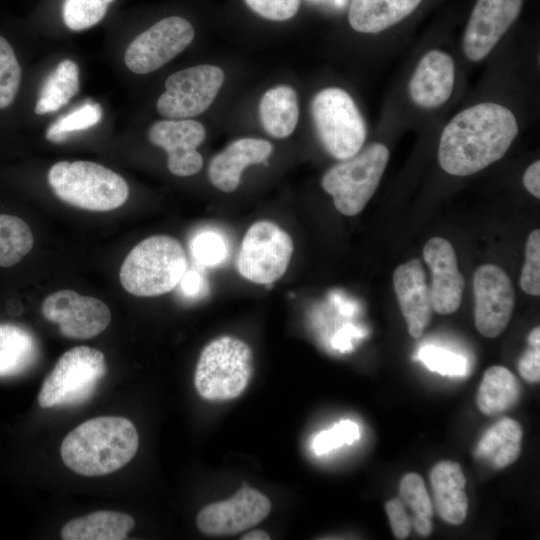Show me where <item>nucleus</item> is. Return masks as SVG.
Masks as SVG:
<instances>
[{"mask_svg": "<svg viewBox=\"0 0 540 540\" xmlns=\"http://www.w3.org/2000/svg\"><path fill=\"white\" fill-rule=\"evenodd\" d=\"M517 134V120L508 108L492 102L476 104L443 129L439 165L454 176L474 174L501 159Z\"/></svg>", "mask_w": 540, "mask_h": 540, "instance_id": "nucleus-1", "label": "nucleus"}, {"mask_svg": "<svg viewBox=\"0 0 540 540\" xmlns=\"http://www.w3.org/2000/svg\"><path fill=\"white\" fill-rule=\"evenodd\" d=\"M138 447V432L130 420L100 416L70 431L61 443L60 455L73 472L97 477L124 467L133 459Z\"/></svg>", "mask_w": 540, "mask_h": 540, "instance_id": "nucleus-2", "label": "nucleus"}, {"mask_svg": "<svg viewBox=\"0 0 540 540\" xmlns=\"http://www.w3.org/2000/svg\"><path fill=\"white\" fill-rule=\"evenodd\" d=\"M186 270L187 256L182 244L168 235H154L128 253L120 267L119 279L128 293L155 297L176 288Z\"/></svg>", "mask_w": 540, "mask_h": 540, "instance_id": "nucleus-3", "label": "nucleus"}, {"mask_svg": "<svg viewBox=\"0 0 540 540\" xmlns=\"http://www.w3.org/2000/svg\"><path fill=\"white\" fill-rule=\"evenodd\" d=\"M48 182L63 202L85 210L105 212L122 206L129 195L116 172L91 161H60L48 172Z\"/></svg>", "mask_w": 540, "mask_h": 540, "instance_id": "nucleus-4", "label": "nucleus"}, {"mask_svg": "<svg viewBox=\"0 0 540 540\" xmlns=\"http://www.w3.org/2000/svg\"><path fill=\"white\" fill-rule=\"evenodd\" d=\"M252 373L253 355L249 345L225 335L212 340L201 351L194 385L205 400H232L247 388Z\"/></svg>", "mask_w": 540, "mask_h": 540, "instance_id": "nucleus-5", "label": "nucleus"}, {"mask_svg": "<svg viewBox=\"0 0 540 540\" xmlns=\"http://www.w3.org/2000/svg\"><path fill=\"white\" fill-rule=\"evenodd\" d=\"M388 148L379 142L331 167L321 185L345 216L359 214L374 195L389 161Z\"/></svg>", "mask_w": 540, "mask_h": 540, "instance_id": "nucleus-6", "label": "nucleus"}, {"mask_svg": "<svg viewBox=\"0 0 540 540\" xmlns=\"http://www.w3.org/2000/svg\"><path fill=\"white\" fill-rule=\"evenodd\" d=\"M310 112L318 138L329 155L346 160L361 150L367 135L365 121L345 90H320L311 100Z\"/></svg>", "mask_w": 540, "mask_h": 540, "instance_id": "nucleus-7", "label": "nucleus"}, {"mask_svg": "<svg viewBox=\"0 0 540 540\" xmlns=\"http://www.w3.org/2000/svg\"><path fill=\"white\" fill-rule=\"evenodd\" d=\"M104 354L76 346L64 352L44 379L38 403L42 408L78 405L88 400L106 375Z\"/></svg>", "mask_w": 540, "mask_h": 540, "instance_id": "nucleus-8", "label": "nucleus"}, {"mask_svg": "<svg viewBox=\"0 0 540 540\" xmlns=\"http://www.w3.org/2000/svg\"><path fill=\"white\" fill-rule=\"evenodd\" d=\"M293 249L290 235L280 226L271 221H257L243 237L237 271L250 282L272 284L286 272Z\"/></svg>", "mask_w": 540, "mask_h": 540, "instance_id": "nucleus-9", "label": "nucleus"}, {"mask_svg": "<svg viewBox=\"0 0 540 540\" xmlns=\"http://www.w3.org/2000/svg\"><path fill=\"white\" fill-rule=\"evenodd\" d=\"M224 77L220 67L209 64L175 72L165 81L157 111L171 119H188L203 113L216 98Z\"/></svg>", "mask_w": 540, "mask_h": 540, "instance_id": "nucleus-10", "label": "nucleus"}, {"mask_svg": "<svg viewBox=\"0 0 540 540\" xmlns=\"http://www.w3.org/2000/svg\"><path fill=\"white\" fill-rule=\"evenodd\" d=\"M194 35L188 20L179 16L164 18L131 42L124 55L125 64L136 74L153 72L185 50Z\"/></svg>", "mask_w": 540, "mask_h": 540, "instance_id": "nucleus-11", "label": "nucleus"}, {"mask_svg": "<svg viewBox=\"0 0 540 540\" xmlns=\"http://www.w3.org/2000/svg\"><path fill=\"white\" fill-rule=\"evenodd\" d=\"M44 318L58 325L69 339L86 340L101 334L110 324L111 312L101 300L72 290L48 295L41 307Z\"/></svg>", "mask_w": 540, "mask_h": 540, "instance_id": "nucleus-12", "label": "nucleus"}, {"mask_svg": "<svg viewBox=\"0 0 540 540\" xmlns=\"http://www.w3.org/2000/svg\"><path fill=\"white\" fill-rule=\"evenodd\" d=\"M473 291L476 329L487 338L498 337L507 328L515 304L509 276L497 265H481L474 273Z\"/></svg>", "mask_w": 540, "mask_h": 540, "instance_id": "nucleus-13", "label": "nucleus"}, {"mask_svg": "<svg viewBox=\"0 0 540 540\" xmlns=\"http://www.w3.org/2000/svg\"><path fill=\"white\" fill-rule=\"evenodd\" d=\"M270 511V500L244 484L230 499L202 508L196 524L200 532L208 536L235 535L259 524Z\"/></svg>", "mask_w": 540, "mask_h": 540, "instance_id": "nucleus-14", "label": "nucleus"}, {"mask_svg": "<svg viewBox=\"0 0 540 540\" xmlns=\"http://www.w3.org/2000/svg\"><path fill=\"white\" fill-rule=\"evenodd\" d=\"M205 136L203 125L190 119L161 120L148 131L149 141L167 152L169 171L179 177L192 176L202 169L203 158L197 147Z\"/></svg>", "mask_w": 540, "mask_h": 540, "instance_id": "nucleus-15", "label": "nucleus"}, {"mask_svg": "<svg viewBox=\"0 0 540 540\" xmlns=\"http://www.w3.org/2000/svg\"><path fill=\"white\" fill-rule=\"evenodd\" d=\"M523 0H477L463 36V52L485 58L520 14Z\"/></svg>", "mask_w": 540, "mask_h": 540, "instance_id": "nucleus-16", "label": "nucleus"}, {"mask_svg": "<svg viewBox=\"0 0 540 540\" xmlns=\"http://www.w3.org/2000/svg\"><path fill=\"white\" fill-rule=\"evenodd\" d=\"M423 258L432 276L429 289L433 310L441 315L456 312L462 302L465 282L452 244L445 238L433 237L423 248Z\"/></svg>", "mask_w": 540, "mask_h": 540, "instance_id": "nucleus-17", "label": "nucleus"}, {"mask_svg": "<svg viewBox=\"0 0 540 540\" xmlns=\"http://www.w3.org/2000/svg\"><path fill=\"white\" fill-rule=\"evenodd\" d=\"M392 280L408 333L413 338H419L429 325L434 311L422 262L412 259L400 264L394 270Z\"/></svg>", "mask_w": 540, "mask_h": 540, "instance_id": "nucleus-18", "label": "nucleus"}, {"mask_svg": "<svg viewBox=\"0 0 540 540\" xmlns=\"http://www.w3.org/2000/svg\"><path fill=\"white\" fill-rule=\"evenodd\" d=\"M454 80L452 57L443 51L431 50L421 58L409 81V95L419 107L435 108L448 100Z\"/></svg>", "mask_w": 540, "mask_h": 540, "instance_id": "nucleus-19", "label": "nucleus"}, {"mask_svg": "<svg viewBox=\"0 0 540 540\" xmlns=\"http://www.w3.org/2000/svg\"><path fill=\"white\" fill-rule=\"evenodd\" d=\"M273 152V145L264 139L242 138L230 143L210 161V182L225 193L235 191L243 170L249 165L266 163Z\"/></svg>", "mask_w": 540, "mask_h": 540, "instance_id": "nucleus-20", "label": "nucleus"}, {"mask_svg": "<svg viewBox=\"0 0 540 540\" xmlns=\"http://www.w3.org/2000/svg\"><path fill=\"white\" fill-rule=\"evenodd\" d=\"M430 484L434 505L440 518L452 525H461L468 512L466 478L459 463L438 462L431 470Z\"/></svg>", "mask_w": 540, "mask_h": 540, "instance_id": "nucleus-21", "label": "nucleus"}, {"mask_svg": "<svg viewBox=\"0 0 540 540\" xmlns=\"http://www.w3.org/2000/svg\"><path fill=\"white\" fill-rule=\"evenodd\" d=\"M422 0H352L350 26L358 32L376 34L402 21Z\"/></svg>", "mask_w": 540, "mask_h": 540, "instance_id": "nucleus-22", "label": "nucleus"}, {"mask_svg": "<svg viewBox=\"0 0 540 540\" xmlns=\"http://www.w3.org/2000/svg\"><path fill=\"white\" fill-rule=\"evenodd\" d=\"M134 519L123 512L101 510L67 522L61 530L64 540H123L134 528Z\"/></svg>", "mask_w": 540, "mask_h": 540, "instance_id": "nucleus-23", "label": "nucleus"}, {"mask_svg": "<svg viewBox=\"0 0 540 540\" xmlns=\"http://www.w3.org/2000/svg\"><path fill=\"white\" fill-rule=\"evenodd\" d=\"M523 431L514 419L502 418L482 436L476 448V456L496 469L514 463L521 452Z\"/></svg>", "mask_w": 540, "mask_h": 540, "instance_id": "nucleus-24", "label": "nucleus"}, {"mask_svg": "<svg viewBox=\"0 0 540 540\" xmlns=\"http://www.w3.org/2000/svg\"><path fill=\"white\" fill-rule=\"evenodd\" d=\"M259 115L264 130L275 138H286L293 133L299 118L296 91L286 85L267 90L259 104Z\"/></svg>", "mask_w": 540, "mask_h": 540, "instance_id": "nucleus-25", "label": "nucleus"}, {"mask_svg": "<svg viewBox=\"0 0 540 540\" xmlns=\"http://www.w3.org/2000/svg\"><path fill=\"white\" fill-rule=\"evenodd\" d=\"M38 344L27 329L0 323V377L19 375L34 365Z\"/></svg>", "mask_w": 540, "mask_h": 540, "instance_id": "nucleus-26", "label": "nucleus"}, {"mask_svg": "<svg viewBox=\"0 0 540 540\" xmlns=\"http://www.w3.org/2000/svg\"><path fill=\"white\" fill-rule=\"evenodd\" d=\"M520 394L521 386L516 376L506 367L495 365L485 371L476 402L479 410L490 416L514 406Z\"/></svg>", "mask_w": 540, "mask_h": 540, "instance_id": "nucleus-27", "label": "nucleus"}, {"mask_svg": "<svg viewBox=\"0 0 540 540\" xmlns=\"http://www.w3.org/2000/svg\"><path fill=\"white\" fill-rule=\"evenodd\" d=\"M78 90V66L74 61L65 59L46 78L34 109L35 113L43 115L59 110L77 94Z\"/></svg>", "mask_w": 540, "mask_h": 540, "instance_id": "nucleus-28", "label": "nucleus"}, {"mask_svg": "<svg viewBox=\"0 0 540 540\" xmlns=\"http://www.w3.org/2000/svg\"><path fill=\"white\" fill-rule=\"evenodd\" d=\"M34 237L27 223L17 216L0 214V266L11 267L33 248Z\"/></svg>", "mask_w": 540, "mask_h": 540, "instance_id": "nucleus-29", "label": "nucleus"}, {"mask_svg": "<svg viewBox=\"0 0 540 540\" xmlns=\"http://www.w3.org/2000/svg\"><path fill=\"white\" fill-rule=\"evenodd\" d=\"M101 118L100 104L88 101L51 124L46 131V139L53 143L63 142L70 134L96 125Z\"/></svg>", "mask_w": 540, "mask_h": 540, "instance_id": "nucleus-30", "label": "nucleus"}, {"mask_svg": "<svg viewBox=\"0 0 540 540\" xmlns=\"http://www.w3.org/2000/svg\"><path fill=\"white\" fill-rule=\"evenodd\" d=\"M399 498L411 512V524L414 520L428 519L433 516L432 502L423 478L414 472L405 474L399 485Z\"/></svg>", "mask_w": 540, "mask_h": 540, "instance_id": "nucleus-31", "label": "nucleus"}, {"mask_svg": "<svg viewBox=\"0 0 540 540\" xmlns=\"http://www.w3.org/2000/svg\"><path fill=\"white\" fill-rule=\"evenodd\" d=\"M108 5L103 0H64L63 20L73 31L85 30L103 19Z\"/></svg>", "mask_w": 540, "mask_h": 540, "instance_id": "nucleus-32", "label": "nucleus"}, {"mask_svg": "<svg viewBox=\"0 0 540 540\" xmlns=\"http://www.w3.org/2000/svg\"><path fill=\"white\" fill-rule=\"evenodd\" d=\"M21 67L9 42L0 36V109L12 104L21 82Z\"/></svg>", "mask_w": 540, "mask_h": 540, "instance_id": "nucleus-33", "label": "nucleus"}, {"mask_svg": "<svg viewBox=\"0 0 540 540\" xmlns=\"http://www.w3.org/2000/svg\"><path fill=\"white\" fill-rule=\"evenodd\" d=\"M190 250L193 258L203 266L221 264L228 256L225 238L215 230H201L192 238Z\"/></svg>", "mask_w": 540, "mask_h": 540, "instance_id": "nucleus-34", "label": "nucleus"}, {"mask_svg": "<svg viewBox=\"0 0 540 540\" xmlns=\"http://www.w3.org/2000/svg\"><path fill=\"white\" fill-rule=\"evenodd\" d=\"M519 285L529 295H540V230H533L525 246V262L520 274Z\"/></svg>", "mask_w": 540, "mask_h": 540, "instance_id": "nucleus-35", "label": "nucleus"}, {"mask_svg": "<svg viewBox=\"0 0 540 540\" xmlns=\"http://www.w3.org/2000/svg\"><path fill=\"white\" fill-rule=\"evenodd\" d=\"M359 438V426L350 420H343L320 432L314 438L312 448L317 455H322L344 444L350 445Z\"/></svg>", "mask_w": 540, "mask_h": 540, "instance_id": "nucleus-36", "label": "nucleus"}, {"mask_svg": "<svg viewBox=\"0 0 540 540\" xmlns=\"http://www.w3.org/2000/svg\"><path fill=\"white\" fill-rule=\"evenodd\" d=\"M418 357L430 370L442 375L456 376L465 373V359L450 351L426 346L419 351Z\"/></svg>", "mask_w": 540, "mask_h": 540, "instance_id": "nucleus-37", "label": "nucleus"}, {"mask_svg": "<svg viewBox=\"0 0 540 540\" xmlns=\"http://www.w3.org/2000/svg\"><path fill=\"white\" fill-rule=\"evenodd\" d=\"M301 0H245L247 6L261 17L285 21L296 15Z\"/></svg>", "mask_w": 540, "mask_h": 540, "instance_id": "nucleus-38", "label": "nucleus"}, {"mask_svg": "<svg viewBox=\"0 0 540 540\" xmlns=\"http://www.w3.org/2000/svg\"><path fill=\"white\" fill-rule=\"evenodd\" d=\"M385 509L395 538L406 539L411 532L412 524L404 503L399 497L394 498L386 502Z\"/></svg>", "mask_w": 540, "mask_h": 540, "instance_id": "nucleus-39", "label": "nucleus"}, {"mask_svg": "<svg viewBox=\"0 0 540 540\" xmlns=\"http://www.w3.org/2000/svg\"><path fill=\"white\" fill-rule=\"evenodd\" d=\"M518 371L521 377L532 383L540 380V345H530L529 348L522 354L519 363Z\"/></svg>", "mask_w": 540, "mask_h": 540, "instance_id": "nucleus-40", "label": "nucleus"}, {"mask_svg": "<svg viewBox=\"0 0 540 540\" xmlns=\"http://www.w3.org/2000/svg\"><path fill=\"white\" fill-rule=\"evenodd\" d=\"M183 296L187 298H197L206 289V280L200 272L195 269L186 270L178 283Z\"/></svg>", "mask_w": 540, "mask_h": 540, "instance_id": "nucleus-41", "label": "nucleus"}, {"mask_svg": "<svg viewBox=\"0 0 540 540\" xmlns=\"http://www.w3.org/2000/svg\"><path fill=\"white\" fill-rule=\"evenodd\" d=\"M523 184L526 190L536 198H540V161L532 163L524 172Z\"/></svg>", "mask_w": 540, "mask_h": 540, "instance_id": "nucleus-42", "label": "nucleus"}, {"mask_svg": "<svg viewBox=\"0 0 540 540\" xmlns=\"http://www.w3.org/2000/svg\"><path fill=\"white\" fill-rule=\"evenodd\" d=\"M270 536L263 530H253L246 533L241 540H269Z\"/></svg>", "mask_w": 540, "mask_h": 540, "instance_id": "nucleus-43", "label": "nucleus"}, {"mask_svg": "<svg viewBox=\"0 0 540 540\" xmlns=\"http://www.w3.org/2000/svg\"><path fill=\"white\" fill-rule=\"evenodd\" d=\"M528 344L540 345V328L537 326L528 335Z\"/></svg>", "mask_w": 540, "mask_h": 540, "instance_id": "nucleus-44", "label": "nucleus"}, {"mask_svg": "<svg viewBox=\"0 0 540 540\" xmlns=\"http://www.w3.org/2000/svg\"><path fill=\"white\" fill-rule=\"evenodd\" d=\"M312 2H328L334 8L343 9L346 7L349 0H310Z\"/></svg>", "mask_w": 540, "mask_h": 540, "instance_id": "nucleus-45", "label": "nucleus"}, {"mask_svg": "<svg viewBox=\"0 0 540 540\" xmlns=\"http://www.w3.org/2000/svg\"><path fill=\"white\" fill-rule=\"evenodd\" d=\"M104 2H106L107 4H110L112 3L114 0H103Z\"/></svg>", "mask_w": 540, "mask_h": 540, "instance_id": "nucleus-46", "label": "nucleus"}]
</instances>
